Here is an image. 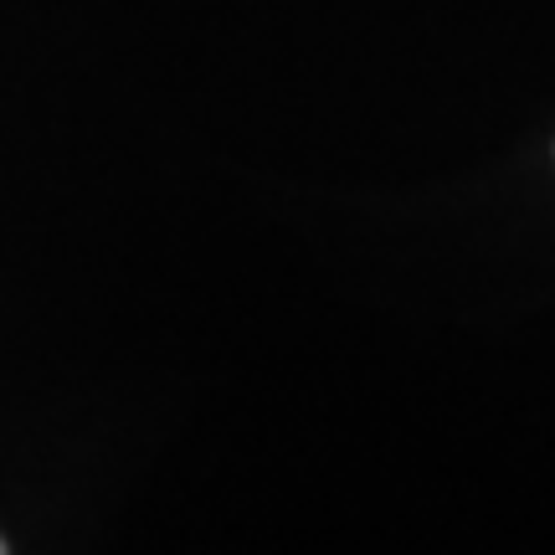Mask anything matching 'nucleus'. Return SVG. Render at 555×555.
Returning a JSON list of instances; mask_svg holds the SVG:
<instances>
[{"instance_id":"f257e3e1","label":"nucleus","mask_w":555,"mask_h":555,"mask_svg":"<svg viewBox=\"0 0 555 555\" xmlns=\"http://www.w3.org/2000/svg\"><path fill=\"white\" fill-rule=\"evenodd\" d=\"M0 555H5V540H0Z\"/></svg>"}]
</instances>
